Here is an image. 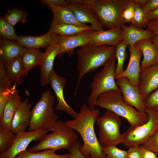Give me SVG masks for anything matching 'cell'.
<instances>
[{"mask_svg": "<svg viewBox=\"0 0 158 158\" xmlns=\"http://www.w3.org/2000/svg\"><path fill=\"white\" fill-rule=\"evenodd\" d=\"M99 114L98 108L91 109L84 103L80 106V112L75 118L64 122L68 127L80 134L83 142L81 151L85 155L90 158H107L94 128Z\"/></svg>", "mask_w": 158, "mask_h": 158, "instance_id": "obj_1", "label": "cell"}, {"mask_svg": "<svg viewBox=\"0 0 158 158\" xmlns=\"http://www.w3.org/2000/svg\"><path fill=\"white\" fill-rule=\"evenodd\" d=\"M116 47L109 45H97L88 43L77 52L76 67L78 73L77 83L74 95L83 77L88 73L104 66L115 54Z\"/></svg>", "mask_w": 158, "mask_h": 158, "instance_id": "obj_2", "label": "cell"}, {"mask_svg": "<svg viewBox=\"0 0 158 158\" xmlns=\"http://www.w3.org/2000/svg\"><path fill=\"white\" fill-rule=\"evenodd\" d=\"M96 105L124 118L129 122L130 128L141 126L149 119L148 115L145 111L140 112L124 102L120 88L100 95Z\"/></svg>", "mask_w": 158, "mask_h": 158, "instance_id": "obj_3", "label": "cell"}, {"mask_svg": "<svg viewBox=\"0 0 158 158\" xmlns=\"http://www.w3.org/2000/svg\"><path fill=\"white\" fill-rule=\"evenodd\" d=\"M55 98V96L49 90L42 94L31 110L29 131L40 129L48 131L53 130L58 120V116L54 109Z\"/></svg>", "mask_w": 158, "mask_h": 158, "instance_id": "obj_4", "label": "cell"}, {"mask_svg": "<svg viewBox=\"0 0 158 158\" xmlns=\"http://www.w3.org/2000/svg\"><path fill=\"white\" fill-rule=\"evenodd\" d=\"M78 140L76 131L68 127L62 121L58 120L53 132L46 134L28 150L34 152L47 149L68 150Z\"/></svg>", "mask_w": 158, "mask_h": 158, "instance_id": "obj_5", "label": "cell"}, {"mask_svg": "<svg viewBox=\"0 0 158 158\" xmlns=\"http://www.w3.org/2000/svg\"><path fill=\"white\" fill-rule=\"evenodd\" d=\"M117 61L115 54L107 61L102 69L94 75L90 85L91 92L88 97V107L95 108L99 96L104 93L119 89L115 80Z\"/></svg>", "mask_w": 158, "mask_h": 158, "instance_id": "obj_6", "label": "cell"}, {"mask_svg": "<svg viewBox=\"0 0 158 158\" xmlns=\"http://www.w3.org/2000/svg\"><path fill=\"white\" fill-rule=\"evenodd\" d=\"M129 0H94L91 6L103 27L121 28L123 11Z\"/></svg>", "mask_w": 158, "mask_h": 158, "instance_id": "obj_7", "label": "cell"}, {"mask_svg": "<svg viewBox=\"0 0 158 158\" xmlns=\"http://www.w3.org/2000/svg\"><path fill=\"white\" fill-rule=\"evenodd\" d=\"M96 122L99 129L98 140L103 148L122 143L123 135L120 131V116L107 110Z\"/></svg>", "mask_w": 158, "mask_h": 158, "instance_id": "obj_8", "label": "cell"}, {"mask_svg": "<svg viewBox=\"0 0 158 158\" xmlns=\"http://www.w3.org/2000/svg\"><path fill=\"white\" fill-rule=\"evenodd\" d=\"M149 116L147 121L134 128H129L122 134L123 145L129 148L139 146L151 137L158 129V111L145 109Z\"/></svg>", "mask_w": 158, "mask_h": 158, "instance_id": "obj_9", "label": "cell"}, {"mask_svg": "<svg viewBox=\"0 0 158 158\" xmlns=\"http://www.w3.org/2000/svg\"><path fill=\"white\" fill-rule=\"evenodd\" d=\"M48 132L47 130L40 129L18 133L10 148L6 151L0 153V158H15L26 150L32 141H40Z\"/></svg>", "mask_w": 158, "mask_h": 158, "instance_id": "obj_10", "label": "cell"}, {"mask_svg": "<svg viewBox=\"0 0 158 158\" xmlns=\"http://www.w3.org/2000/svg\"><path fill=\"white\" fill-rule=\"evenodd\" d=\"M116 83L120 89L123 101L127 104L135 107L138 111H145L144 99L139 87L132 85L125 77L116 79Z\"/></svg>", "mask_w": 158, "mask_h": 158, "instance_id": "obj_11", "label": "cell"}, {"mask_svg": "<svg viewBox=\"0 0 158 158\" xmlns=\"http://www.w3.org/2000/svg\"><path fill=\"white\" fill-rule=\"evenodd\" d=\"M93 30H87L76 35L62 36L57 35L54 43L59 50V56L66 53L71 57L74 49L89 43L90 36Z\"/></svg>", "mask_w": 158, "mask_h": 158, "instance_id": "obj_12", "label": "cell"}, {"mask_svg": "<svg viewBox=\"0 0 158 158\" xmlns=\"http://www.w3.org/2000/svg\"><path fill=\"white\" fill-rule=\"evenodd\" d=\"M66 83L65 78L58 75L54 70L51 72L49 76V84L54 92L57 101L55 109L63 111L74 118L78 113L68 104L63 95V89Z\"/></svg>", "mask_w": 158, "mask_h": 158, "instance_id": "obj_13", "label": "cell"}, {"mask_svg": "<svg viewBox=\"0 0 158 158\" xmlns=\"http://www.w3.org/2000/svg\"><path fill=\"white\" fill-rule=\"evenodd\" d=\"M130 56L126 68L116 79L125 77L133 86L139 87L141 71L140 61L142 55L141 50L135 44L128 46Z\"/></svg>", "mask_w": 158, "mask_h": 158, "instance_id": "obj_14", "label": "cell"}, {"mask_svg": "<svg viewBox=\"0 0 158 158\" xmlns=\"http://www.w3.org/2000/svg\"><path fill=\"white\" fill-rule=\"evenodd\" d=\"M158 88V63L141 68L139 88L144 99Z\"/></svg>", "mask_w": 158, "mask_h": 158, "instance_id": "obj_15", "label": "cell"}, {"mask_svg": "<svg viewBox=\"0 0 158 158\" xmlns=\"http://www.w3.org/2000/svg\"><path fill=\"white\" fill-rule=\"evenodd\" d=\"M65 6L71 11L80 23L85 24L90 23L95 31L104 30V27L90 6L74 4H68Z\"/></svg>", "mask_w": 158, "mask_h": 158, "instance_id": "obj_16", "label": "cell"}, {"mask_svg": "<svg viewBox=\"0 0 158 158\" xmlns=\"http://www.w3.org/2000/svg\"><path fill=\"white\" fill-rule=\"evenodd\" d=\"M123 40L121 28L114 27L107 30L93 31L90 35L89 43L99 46L116 47Z\"/></svg>", "mask_w": 158, "mask_h": 158, "instance_id": "obj_17", "label": "cell"}, {"mask_svg": "<svg viewBox=\"0 0 158 158\" xmlns=\"http://www.w3.org/2000/svg\"><path fill=\"white\" fill-rule=\"evenodd\" d=\"M31 103L27 99L19 105L12 121L11 130L16 134L25 131L31 116Z\"/></svg>", "mask_w": 158, "mask_h": 158, "instance_id": "obj_18", "label": "cell"}, {"mask_svg": "<svg viewBox=\"0 0 158 158\" xmlns=\"http://www.w3.org/2000/svg\"><path fill=\"white\" fill-rule=\"evenodd\" d=\"M59 50L54 43L46 48V51L40 66L41 67L40 81L41 85L44 86L49 84V76L54 70V59L58 56Z\"/></svg>", "mask_w": 158, "mask_h": 158, "instance_id": "obj_19", "label": "cell"}, {"mask_svg": "<svg viewBox=\"0 0 158 158\" xmlns=\"http://www.w3.org/2000/svg\"><path fill=\"white\" fill-rule=\"evenodd\" d=\"M57 35L49 31L46 34L39 36H18L16 41L24 48L37 49L46 48L55 42Z\"/></svg>", "mask_w": 158, "mask_h": 158, "instance_id": "obj_20", "label": "cell"}, {"mask_svg": "<svg viewBox=\"0 0 158 158\" xmlns=\"http://www.w3.org/2000/svg\"><path fill=\"white\" fill-rule=\"evenodd\" d=\"M135 45L141 50L143 55L140 64L141 68L158 63V47L151 39L140 40Z\"/></svg>", "mask_w": 158, "mask_h": 158, "instance_id": "obj_21", "label": "cell"}, {"mask_svg": "<svg viewBox=\"0 0 158 158\" xmlns=\"http://www.w3.org/2000/svg\"><path fill=\"white\" fill-rule=\"evenodd\" d=\"M21 102L18 91L15 88L5 107L2 117L0 119V126L5 129L11 130L12 120Z\"/></svg>", "mask_w": 158, "mask_h": 158, "instance_id": "obj_22", "label": "cell"}, {"mask_svg": "<svg viewBox=\"0 0 158 158\" xmlns=\"http://www.w3.org/2000/svg\"><path fill=\"white\" fill-rule=\"evenodd\" d=\"M121 28L123 40L128 46L133 45L141 40L152 39L154 35L150 31L139 28L131 24L129 26L124 24Z\"/></svg>", "mask_w": 158, "mask_h": 158, "instance_id": "obj_23", "label": "cell"}, {"mask_svg": "<svg viewBox=\"0 0 158 158\" xmlns=\"http://www.w3.org/2000/svg\"><path fill=\"white\" fill-rule=\"evenodd\" d=\"M51 10L53 18L51 23L56 24H71L85 27L87 24L82 23L76 19L73 13L65 5L52 6Z\"/></svg>", "mask_w": 158, "mask_h": 158, "instance_id": "obj_24", "label": "cell"}, {"mask_svg": "<svg viewBox=\"0 0 158 158\" xmlns=\"http://www.w3.org/2000/svg\"><path fill=\"white\" fill-rule=\"evenodd\" d=\"M7 75L11 82L20 84L28 74L23 66L21 57L4 62Z\"/></svg>", "mask_w": 158, "mask_h": 158, "instance_id": "obj_25", "label": "cell"}, {"mask_svg": "<svg viewBox=\"0 0 158 158\" xmlns=\"http://www.w3.org/2000/svg\"><path fill=\"white\" fill-rule=\"evenodd\" d=\"M25 50L17 42L3 39L0 40V59L4 62L21 57Z\"/></svg>", "mask_w": 158, "mask_h": 158, "instance_id": "obj_26", "label": "cell"}, {"mask_svg": "<svg viewBox=\"0 0 158 158\" xmlns=\"http://www.w3.org/2000/svg\"><path fill=\"white\" fill-rule=\"evenodd\" d=\"M25 48L24 51L21 57L25 69L28 74L33 68L40 66L44 53L39 49Z\"/></svg>", "mask_w": 158, "mask_h": 158, "instance_id": "obj_27", "label": "cell"}, {"mask_svg": "<svg viewBox=\"0 0 158 158\" xmlns=\"http://www.w3.org/2000/svg\"><path fill=\"white\" fill-rule=\"evenodd\" d=\"M90 30H94L90 25L80 27L71 24H56L51 22L49 31L61 36H71Z\"/></svg>", "mask_w": 158, "mask_h": 158, "instance_id": "obj_28", "label": "cell"}, {"mask_svg": "<svg viewBox=\"0 0 158 158\" xmlns=\"http://www.w3.org/2000/svg\"><path fill=\"white\" fill-rule=\"evenodd\" d=\"M56 150L47 149L36 152H31L26 150L18 154L15 158H69L70 154H58Z\"/></svg>", "mask_w": 158, "mask_h": 158, "instance_id": "obj_29", "label": "cell"}, {"mask_svg": "<svg viewBox=\"0 0 158 158\" xmlns=\"http://www.w3.org/2000/svg\"><path fill=\"white\" fill-rule=\"evenodd\" d=\"M127 45L123 40L116 47L115 56L117 64L115 70L116 78L123 71V66L127 56L126 48Z\"/></svg>", "mask_w": 158, "mask_h": 158, "instance_id": "obj_30", "label": "cell"}, {"mask_svg": "<svg viewBox=\"0 0 158 158\" xmlns=\"http://www.w3.org/2000/svg\"><path fill=\"white\" fill-rule=\"evenodd\" d=\"M28 14L21 9L13 8L8 10L3 17L4 19L13 27L19 22H25Z\"/></svg>", "mask_w": 158, "mask_h": 158, "instance_id": "obj_31", "label": "cell"}, {"mask_svg": "<svg viewBox=\"0 0 158 158\" xmlns=\"http://www.w3.org/2000/svg\"><path fill=\"white\" fill-rule=\"evenodd\" d=\"M16 136L11 130L0 126V153L6 151L10 148Z\"/></svg>", "mask_w": 158, "mask_h": 158, "instance_id": "obj_32", "label": "cell"}, {"mask_svg": "<svg viewBox=\"0 0 158 158\" xmlns=\"http://www.w3.org/2000/svg\"><path fill=\"white\" fill-rule=\"evenodd\" d=\"M148 21L147 14H146L141 7L136 3L135 13L131 24L140 29L147 27Z\"/></svg>", "mask_w": 158, "mask_h": 158, "instance_id": "obj_33", "label": "cell"}, {"mask_svg": "<svg viewBox=\"0 0 158 158\" xmlns=\"http://www.w3.org/2000/svg\"><path fill=\"white\" fill-rule=\"evenodd\" d=\"M0 34L3 39L7 40H17L18 37L13 27L2 17L0 18Z\"/></svg>", "mask_w": 158, "mask_h": 158, "instance_id": "obj_34", "label": "cell"}, {"mask_svg": "<svg viewBox=\"0 0 158 158\" xmlns=\"http://www.w3.org/2000/svg\"><path fill=\"white\" fill-rule=\"evenodd\" d=\"M103 150L107 158H126L127 151L117 148L116 146H113L103 148Z\"/></svg>", "mask_w": 158, "mask_h": 158, "instance_id": "obj_35", "label": "cell"}, {"mask_svg": "<svg viewBox=\"0 0 158 158\" xmlns=\"http://www.w3.org/2000/svg\"><path fill=\"white\" fill-rule=\"evenodd\" d=\"M145 109L158 111V88L144 99Z\"/></svg>", "mask_w": 158, "mask_h": 158, "instance_id": "obj_36", "label": "cell"}, {"mask_svg": "<svg viewBox=\"0 0 158 158\" xmlns=\"http://www.w3.org/2000/svg\"><path fill=\"white\" fill-rule=\"evenodd\" d=\"M15 86L11 89L0 86V119L2 117L4 108L8 101Z\"/></svg>", "mask_w": 158, "mask_h": 158, "instance_id": "obj_37", "label": "cell"}, {"mask_svg": "<svg viewBox=\"0 0 158 158\" xmlns=\"http://www.w3.org/2000/svg\"><path fill=\"white\" fill-rule=\"evenodd\" d=\"M141 145L158 154V129L148 139Z\"/></svg>", "mask_w": 158, "mask_h": 158, "instance_id": "obj_38", "label": "cell"}, {"mask_svg": "<svg viewBox=\"0 0 158 158\" xmlns=\"http://www.w3.org/2000/svg\"><path fill=\"white\" fill-rule=\"evenodd\" d=\"M136 3L134 0H129L122 13V17L125 23L130 22L133 17Z\"/></svg>", "mask_w": 158, "mask_h": 158, "instance_id": "obj_39", "label": "cell"}, {"mask_svg": "<svg viewBox=\"0 0 158 158\" xmlns=\"http://www.w3.org/2000/svg\"><path fill=\"white\" fill-rule=\"evenodd\" d=\"M12 83L9 78L6 72L4 62L0 59V86L7 89H11Z\"/></svg>", "mask_w": 158, "mask_h": 158, "instance_id": "obj_40", "label": "cell"}, {"mask_svg": "<svg viewBox=\"0 0 158 158\" xmlns=\"http://www.w3.org/2000/svg\"><path fill=\"white\" fill-rule=\"evenodd\" d=\"M81 141L78 140L69 149V158H90L85 155L80 150L82 145Z\"/></svg>", "mask_w": 158, "mask_h": 158, "instance_id": "obj_41", "label": "cell"}, {"mask_svg": "<svg viewBox=\"0 0 158 158\" xmlns=\"http://www.w3.org/2000/svg\"><path fill=\"white\" fill-rule=\"evenodd\" d=\"M138 149L141 157L143 158H158L157 154L146 148L141 145L139 146Z\"/></svg>", "mask_w": 158, "mask_h": 158, "instance_id": "obj_42", "label": "cell"}, {"mask_svg": "<svg viewBox=\"0 0 158 158\" xmlns=\"http://www.w3.org/2000/svg\"><path fill=\"white\" fill-rule=\"evenodd\" d=\"M142 8L144 12L147 14L150 12L158 8V0H149Z\"/></svg>", "mask_w": 158, "mask_h": 158, "instance_id": "obj_43", "label": "cell"}, {"mask_svg": "<svg viewBox=\"0 0 158 158\" xmlns=\"http://www.w3.org/2000/svg\"><path fill=\"white\" fill-rule=\"evenodd\" d=\"M44 6L49 8L52 6H65L68 3L64 0H41L40 1Z\"/></svg>", "mask_w": 158, "mask_h": 158, "instance_id": "obj_44", "label": "cell"}, {"mask_svg": "<svg viewBox=\"0 0 158 158\" xmlns=\"http://www.w3.org/2000/svg\"><path fill=\"white\" fill-rule=\"evenodd\" d=\"M138 146L129 148L127 150V155L126 158H141Z\"/></svg>", "mask_w": 158, "mask_h": 158, "instance_id": "obj_45", "label": "cell"}, {"mask_svg": "<svg viewBox=\"0 0 158 158\" xmlns=\"http://www.w3.org/2000/svg\"><path fill=\"white\" fill-rule=\"evenodd\" d=\"M146 29L152 32L158 30V18L149 21L147 24Z\"/></svg>", "mask_w": 158, "mask_h": 158, "instance_id": "obj_46", "label": "cell"}, {"mask_svg": "<svg viewBox=\"0 0 158 158\" xmlns=\"http://www.w3.org/2000/svg\"><path fill=\"white\" fill-rule=\"evenodd\" d=\"M67 2L68 4H78L90 6L94 0H67Z\"/></svg>", "mask_w": 158, "mask_h": 158, "instance_id": "obj_47", "label": "cell"}, {"mask_svg": "<svg viewBox=\"0 0 158 158\" xmlns=\"http://www.w3.org/2000/svg\"><path fill=\"white\" fill-rule=\"evenodd\" d=\"M158 18V8L150 12L147 14V18L148 22L152 20Z\"/></svg>", "mask_w": 158, "mask_h": 158, "instance_id": "obj_48", "label": "cell"}, {"mask_svg": "<svg viewBox=\"0 0 158 158\" xmlns=\"http://www.w3.org/2000/svg\"><path fill=\"white\" fill-rule=\"evenodd\" d=\"M134 1L141 7H142L146 4L149 0H134Z\"/></svg>", "mask_w": 158, "mask_h": 158, "instance_id": "obj_49", "label": "cell"}, {"mask_svg": "<svg viewBox=\"0 0 158 158\" xmlns=\"http://www.w3.org/2000/svg\"><path fill=\"white\" fill-rule=\"evenodd\" d=\"M151 40L152 42L155 44L158 47V36L154 35Z\"/></svg>", "mask_w": 158, "mask_h": 158, "instance_id": "obj_50", "label": "cell"}, {"mask_svg": "<svg viewBox=\"0 0 158 158\" xmlns=\"http://www.w3.org/2000/svg\"><path fill=\"white\" fill-rule=\"evenodd\" d=\"M153 32L154 35L158 36V30H156Z\"/></svg>", "mask_w": 158, "mask_h": 158, "instance_id": "obj_51", "label": "cell"}, {"mask_svg": "<svg viewBox=\"0 0 158 158\" xmlns=\"http://www.w3.org/2000/svg\"><path fill=\"white\" fill-rule=\"evenodd\" d=\"M141 158H143L142 157H141Z\"/></svg>", "mask_w": 158, "mask_h": 158, "instance_id": "obj_52", "label": "cell"}]
</instances>
